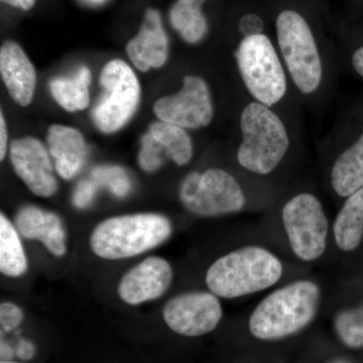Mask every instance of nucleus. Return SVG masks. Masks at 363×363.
<instances>
[{"instance_id": "f257e3e1", "label": "nucleus", "mask_w": 363, "mask_h": 363, "mask_svg": "<svg viewBox=\"0 0 363 363\" xmlns=\"http://www.w3.org/2000/svg\"><path fill=\"white\" fill-rule=\"evenodd\" d=\"M321 303V289L315 281L300 279L277 289L253 310L250 333L260 340L292 335L311 323Z\"/></svg>"}, {"instance_id": "f03ea898", "label": "nucleus", "mask_w": 363, "mask_h": 363, "mask_svg": "<svg viewBox=\"0 0 363 363\" xmlns=\"http://www.w3.org/2000/svg\"><path fill=\"white\" fill-rule=\"evenodd\" d=\"M281 274L283 264L274 253L247 245L219 257L208 269L206 285L217 297L235 298L271 288Z\"/></svg>"}, {"instance_id": "7ed1b4c3", "label": "nucleus", "mask_w": 363, "mask_h": 363, "mask_svg": "<svg viewBox=\"0 0 363 363\" xmlns=\"http://www.w3.org/2000/svg\"><path fill=\"white\" fill-rule=\"evenodd\" d=\"M171 234V222L162 215H123L98 224L91 234L90 247L101 259H128L159 247Z\"/></svg>"}, {"instance_id": "20e7f679", "label": "nucleus", "mask_w": 363, "mask_h": 363, "mask_svg": "<svg viewBox=\"0 0 363 363\" xmlns=\"http://www.w3.org/2000/svg\"><path fill=\"white\" fill-rule=\"evenodd\" d=\"M242 142L238 150L241 167L257 175H269L283 161L290 138L285 124L267 105L248 104L240 117Z\"/></svg>"}, {"instance_id": "39448f33", "label": "nucleus", "mask_w": 363, "mask_h": 363, "mask_svg": "<svg viewBox=\"0 0 363 363\" xmlns=\"http://www.w3.org/2000/svg\"><path fill=\"white\" fill-rule=\"evenodd\" d=\"M277 35L281 55L294 83L303 94H311L321 84L323 68L311 28L300 13L284 11L277 18Z\"/></svg>"}, {"instance_id": "423d86ee", "label": "nucleus", "mask_w": 363, "mask_h": 363, "mask_svg": "<svg viewBox=\"0 0 363 363\" xmlns=\"http://www.w3.org/2000/svg\"><path fill=\"white\" fill-rule=\"evenodd\" d=\"M236 59L243 83L257 102L271 107L283 99L286 92L285 71L266 35L245 37L236 52Z\"/></svg>"}, {"instance_id": "0eeeda50", "label": "nucleus", "mask_w": 363, "mask_h": 363, "mask_svg": "<svg viewBox=\"0 0 363 363\" xmlns=\"http://www.w3.org/2000/svg\"><path fill=\"white\" fill-rule=\"evenodd\" d=\"M180 200L189 212L201 217L236 213L245 205L238 182L220 169L189 174L181 184Z\"/></svg>"}, {"instance_id": "6e6552de", "label": "nucleus", "mask_w": 363, "mask_h": 363, "mask_svg": "<svg viewBox=\"0 0 363 363\" xmlns=\"http://www.w3.org/2000/svg\"><path fill=\"white\" fill-rule=\"evenodd\" d=\"M281 219L291 248L298 259L311 262L324 255L329 222L316 196L310 193L294 196L284 206Z\"/></svg>"}, {"instance_id": "1a4fd4ad", "label": "nucleus", "mask_w": 363, "mask_h": 363, "mask_svg": "<svg viewBox=\"0 0 363 363\" xmlns=\"http://www.w3.org/2000/svg\"><path fill=\"white\" fill-rule=\"evenodd\" d=\"M100 85L104 94L93 111V121L102 133H116L135 113L140 102V83L125 62L113 60L102 70Z\"/></svg>"}, {"instance_id": "9d476101", "label": "nucleus", "mask_w": 363, "mask_h": 363, "mask_svg": "<svg viewBox=\"0 0 363 363\" xmlns=\"http://www.w3.org/2000/svg\"><path fill=\"white\" fill-rule=\"evenodd\" d=\"M154 109L162 121L183 128H204L213 118L209 88L197 76H186L183 88L176 94L157 100Z\"/></svg>"}, {"instance_id": "9b49d317", "label": "nucleus", "mask_w": 363, "mask_h": 363, "mask_svg": "<svg viewBox=\"0 0 363 363\" xmlns=\"http://www.w3.org/2000/svg\"><path fill=\"white\" fill-rule=\"evenodd\" d=\"M162 317L176 333L196 337L216 328L222 318V307L213 293H183L169 298Z\"/></svg>"}, {"instance_id": "f8f14e48", "label": "nucleus", "mask_w": 363, "mask_h": 363, "mask_svg": "<svg viewBox=\"0 0 363 363\" xmlns=\"http://www.w3.org/2000/svg\"><path fill=\"white\" fill-rule=\"evenodd\" d=\"M11 162L14 172L26 187L39 197H51L58 190L51 159L44 145L26 136L11 145Z\"/></svg>"}, {"instance_id": "ddd939ff", "label": "nucleus", "mask_w": 363, "mask_h": 363, "mask_svg": "<svg viewBox=\"0 0 363 363\" xmlns=\"http://www.w3.org/2000/svg\"><path fill=\"white\" fill-rule=\"evenodd\" d=\"M173 281V269L166 259L152 257L124 274L119 283V297L130 305H138L162 297Z\"/></svg>"}, {"instance_id": "4468645a", "label": "nucleus", "mask_w": 363, "mask_h": 363, "mask_svg": "<svg viewBox=\"0 0 363 363\" xmlns=\"http://www.w3.org/2000/svg\"><path fill=\"white\" fill-rule=\"evenodd\" d=\"M168 47L161 14L156 9H147L140 32L126 45L128 57L138 70L147 72L166 63Z\"/></svg>"}, {"instance_id": "2eb2a0df", "label": "nucleus", "mask_w": 363, "mask_h": 363, "mask_svg": "<svg viewBox=\"0 0 363 363\" xmlns=\"http://www.w3.org/2000/svg\"><path fill=\"white\" fill-rule=\"evenodd\" d=\"M0 73L9 95L21 106H28L35 93V67L14 42L4 43L0 50Z\"/></svg>"}, {"instance_id": "dca6fc26", "label": "nucleus", "mask_w": 363, "mask_h": 363, "mask_svg": "<svg viewBox=\"0 0 363 363\" xmlns=\"http://www.w3.org/2000/svg\"><path fill=\"white\" fill-rule=\"evenodd\" d=\"M16 223L23 238L40 241L56 257L65 255V230L56 214L38 207L26 206L18 211Z\"/></svg>"}, {"instance_id": "f3484780", "label": "nucleus", "mask_w": 363, "mask_h": 363, "mask_svg": "<svg viewBox=\"0 0 363 363\" xmlns=\"http://www.w3.org/2000/svg\"><path fill=\"white\" fill-rule=\"evenodd\" d=\"M47 140L59 175L65 180L73 178L82 169L87 156V147L80 131L55 124L50 128Z\"/></svg>"}, {"instance_id": "a211bd4d", "label": "nucleus", "mask_w": 363, "mask_h": 363, "mask_svg": "<svg viewBox=\"0 0 363 363\" xmlns=\"http://www.w3.org/2000/svg\"><path fill=\"white\" fill-rule=\"evenodd\" d=\"M336 245L343 252L357 250L363 238V186L347 197L333 225Z\"/></svg>"}, {"instance_id": "6ab92c4d", "label": "nucleus", "mask_w": 363, "mask_h": 363, "mask_svg": "<svg viewBox=\"0 0 363 363\" xmlns=\"http://www.w3.org/2000/svg\"><path fill=\"white\" fill-rule=\"evenodd\" d=\"M331 185L340 197H350L363 186V133L334 162Z\"/></svg>"}, {"instance_id": "aec40b11", "label": "nucleus", "mask_w": 363, "mask_h": 363, "mask_svg": "<svg viewBox=\"0 0 363 363\" xmlns=\"http://www.w3.org/2000/svg\"><path fill=\"white\" fill-rule=\"evenodd\" d=\"M90 70L86 67L79 70L73 78H56L50 83V89L55 100L65 111H84L90 104Z\"/></svg>"}, {"instance_id": "412c9836", "label": "nucleus", "mask_w": 363, "mask_h": 363, "mask_svg": "<svg viewBox=\"0 0 363 363\" xmlns=\"http://www.w3.org/2000/svg\"><path fill=\"white\" fill-rule=\"evenodd\" d=\"M205 0H177L169 11V21L181 37L190 44L200 42L206 35L207 20L202 13Z\"/></svg>"}, {"instance_id": "4be33fe9", "label": "nucleus", "mask_w": 363, "mask_h": 363, "mask_svg": "<svg viewBox=\"0 0 363 363\" xmlns=\"http://www.w3.org/2000/svg\"><path fill=\"white\" fill-rule=\"evenodd\" d=\"M28 269L25 250L18 231L4 214L0 215V271L11 278L23 276Z\"/></svg>"}, {"instance_id": "5701e85b", "label": "nucleus", "mask_w": 363, "mask_h": 363, "mask_svg": "<svg viewBox=\"0 0 363 363\" xmlns=\"http://www.w3.org/2000/svg\"><path fill=\"white\" fill-rule=\"evenodd\" d=\"M149 133L164 147L167 156L178 166H185L192 159V140L183 128L159 121L152 124Z\"/></svg>"}, {"instance_id": "b1692460", "label": "nucleus", "mask_w": 363, "mask_h": 363, "mask_svg": "<svg viewBox=\"0 0 363 363\" xmlns=\"http://www.w3.org/2000/svg\"><path fill=\"white\" fill-rule=\"evenodd\" d=\"M336 330L346 345L357 348L363 346V307L346 310L336 318Z\"/></svg>"}, {"instance_id": "393cba45", "label": "nucleus", "mask_w": 363, "mask_h": 363, "mask_svg": "<svg viewBox=\"0 0 363 363\" xmlns=\"http://www.w3.org/2000/svg\"><path fill=\"white\" fill-rule=\"evenodd\" d=\"M91 180L98 186L108 188L117 197H125L130 192L131 183L128 174L121 167L99 166L91 173Z\"/></svg>"}, {"instance_id": "a878e982", "label": "nucleus", "mask_w": 363, "mask_h": 363, "mask_svg": "<svg viewBox=\"0 0 363 363\" xmlns=\"http://www.w3.org/2000/svg\"><path fill=\"white\" fill-rule=\"evenodd\" d=\"M164 147L155 140L154 136L150 133H147L142 138V150H140V156H138V162L140 168L143 171L156 172L161 168L164 164L162 154L164 152Z\"/></svg>"}, {"instance_id": "bb28decb", "label": "nucleus", "mask_w": 363, "mask_h": 363, "mask_svg": "<svg viewBox=\"0 0 363 363\" xmlns=\"http://www.w3.org/2000/svg\"><path fill=\"white\" fill-rule=\"evenodd\" d=\"M23 320V312L18 306L13 303H2L0 306V324L2 330L13 331L20 326Z\"/></svg>"}, {"instance_id": "cd10ccee", "label": "nucleus", "mask_w": 363, "mask_h": 363, "mask_svg": "<svg viewBox=\"0 0 363 363\" xmlns=\"http://www.w3.org/2000/svg\"><path fill=\"white\" fill-rule=\"evenodd\" d=\"M98 185L93 180L81 181L73 195L74 205L79 209L89 206L96 195Z\"/></svg>"}, {"instance_id": "c85d7f7f", "label": "nucleus", "mask_w": 363, "mask_h": 363, "mask_svg": "<svg viewBox=\"0 0 363 363\" xmlns=\"http://www.w3.org/2000/svg\"><path fill=\"white\" fill-rule=\"evenodd\" d=\"M240 30L241 32L245 33V37L247 35H257L260 33L262 28V23L259 16L255 14H248L242 18L240 21Z\"/></svg>"}, {"instance_id": "c756f323", "label": "nucleus", "mask_w": 363, "mask_h": 363, "mask_svg": "<svg viewBox=\"0 0 363 363\" xmlns=\"http://www.w3.org/2000/svg\"><path fill=\"white\" fill-rule=\"evenodd\" d=\"M16 354L23 360L32 359L35 354V345L26 339H21L16 347Z\"/></svg>"}, {"instance_id": "7c9ffc66", "label": "nucleus", "mask_w": 363, "mask_h": 363, "mask_svg": "<svg viewBox=\"0 0 363 363\" xmlns=\"http://www.w3.org/2000/svg\"><path fill=\"white\" fill-rule=\"evenodd\" d=\"M7 150V131L4 113H0V160H4Z\"/></svg>"}, {"instance_id": "2f4dec72", "label": "nucleus", "mask_w": 363, "mask_h": 363, "mask_svg": "<svg viewBox=\"0 0 363 363\" xmlns=\"http://www.w3.org/2000/svg\"><path fill=\"white\" fill-rule=\"evenodd\" d=\"M1 2L11 6L23 9V11H28L35 6V0H1Z\"/></svg>"}, {"instance_id": "473e14b6", "label": "nucleus", "mask_w": 363, "mask_h": 363, "mask_svg": "<svg viewBox=\"0 0 363 363\" xmlns=\"http://www.w3.org/2000/svg\"><path fill=\"white\" fill-rule=\"evenodd\" d=\"M352 65L354 67L355 71L363 77V45L353 54Z\"/></svg>"}, {"instance_id": "72a5a7b5", "label": "nucleus", "mask_w": 363, "mask_h": 363, "mask_svg": "<svg viewBox=\"0 0 363 363\" xmlns=\"http://www.w3.org/2000/svg\"><path fill=\"white\" fill-rule=\"evenodd\" d=\"M0 357H1L2 362H11V358L13 357V348L4 340H1V344H0Z\"/></svg>"}, {"instance_id": "f704fd0d", "label": "nucleus", "mask_w": 363, "mask_h": 363, "mask_svg": "<svg viewBox=\"0 0 363 363\" xmlns=\"http://www.w3.org/2000/svg\"><path fill=\"white\" fill-rule=\"evenodd\" d=\"M85 1L90 2V4H100L104 0H85Z\"/></svg>"}, {"instance_id": "c9c22d12", "label": "nucleus", "mask_w": 363, "mask_h": 363, "mask_svg": "<svg viewBox=\"0 0 363 363\" xmlns=\"http://www.w3.org/2000/svg\"><path fill=\"white\" fill-rule=\"evenodd\" d=\"M1 363H18V362H1Z\"/></svg>"}, {"instance_id": "e433bc0d", "label": "nucleus", "mask_w": 363, "mask_h": 363, "mask_svg": "<svg viewBox=\"0 0 363 363\" xmlns=\"http://www.w3.org/2000/svg\"><path fill=\"white\" fill-rule=\"evenodd\" d=\"M333 363H344L342 362H333Z\"/></svg>"}]
</instances>
